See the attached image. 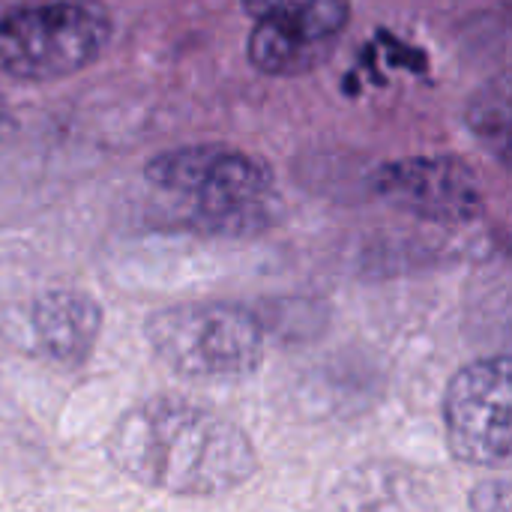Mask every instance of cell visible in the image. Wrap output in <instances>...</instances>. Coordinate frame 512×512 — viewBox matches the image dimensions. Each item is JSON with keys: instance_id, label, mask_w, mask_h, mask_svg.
I'll return each mask as SVG.
<instances>
[{"instance_id": "obj_4", "label": "cell", "mask_w": 512, "mask_h": 512, "mask_svg": "<svg viewBox=\"0 0 512 512\" xmlns=\"http://www.w3.org/2000/svg\"><path fill=\"white\" fill-rule=\"evenodd\" d=\"M111 39V15L99 0H24L0 15V72L45 84L99 60Z\"/></svg>"}, {"instance_id": "obj_5", "label": "cell", "mask_w": 512, "mask_h": 512, "mask_svg": "<svg viewBox=\"0 0 512 512\" xmlns=\"http://www.w3.org/2000/svg\"><path fill=\"white\" fill-rule=\"evenodd\" d=\"M240 6L255 21L246 57L273 78H297L327 63L351 21V0H240Z\"/></svg>"}, {"instance_id": "obj_3", "label": "cell", "mask_w": 512, "mask_h": 512, "mask_svg": "<svg viewBox=\"0 0 512 512\" xmlns=\"http://www.w3.org/2000/svg\"><path fill=\"white\" fill-rule=\"evenodd\" d=\"M144 336L159 363L198 384L243 381L255 375L267 354L261 321L222 300L177 303L147 318Z\"/></svg>"}, {"instance_id": "obj_2", "label": "cell", "mask_w": 512, "mask_h": 512, "mask_svg": "<svg viewBox=\"0 0 512 512\" xmlns=\"http://www.w3.org/2000/svg\"><path fill=\"white\" fill-rule=\"evenodd\" d=\"M150 186L192 204L195 222L216 234H249L273 219V171L228 144H186L144 165Z\"/></svg>"}, {"instance_id": "obj_6", "label": "cell", "mask_w": 512, "mask_h": 512, "mask_svg": "<svg viewBox=\"0 0 512 512\" xmlns=\"http://www.w3.org/2000/svg\"><path fill=\"white\" fill-rule=\"evenodd\" d=\"M510 357H483L459 369L444 396L447 447L456 462L501 468L512 453Z\"/></svg>"}, {"instance_id": "obj_1", "label": "cell", "mask_w": 512, "mask_h": 512, "mask_svg": "<svg viewBox=\"0 0 512 512\" xmlns=\"http://www.w3.org/2000/svg\"><path fill=\"white\" fill-rule=\"evenodd\" d=\"M105 456L132 483L177 498H216L258 471L255 444L237 423L174 396L123 411L105 438Z\"/></svg>"}, {"instance_id": "obj_8", "label": "cell", "mask_w": 512, "mask_h": 512, "mask_svg": "<svg viewBox=\"0 0 512 512\" xmlns=\"http://www.w3.org/2000/svg\"><path fill=\"white\" fill-rule=\"evenodd\" d=\"M30 327L39 348L60 366H81L102 333V306L75 288H51L30 306Z\"/></svg>"}, {"instance_id": "obj_9", "label": "cell", "mask_w": 512, "mask_h": 512, "mask_svg": "<svg viewBox=\"0 0 512 512\" xmlns=\"http://www.w3.org/2000/svg\"><path fill=\"white\" fill-rule=\"evenodd\" d=\"M471 507L477 512H510V483L495 480V483H480L471 495Z\"/></svg>"}, {"instance_id": "obj_7", "label": "cell", "mask_w": 512, "mask_h": 512, "mask_svg": "<svg viewBox=\"0 0 512 512\" xmlns=\"http://www.w3.org/2000/svg\"><path fill=\"white\" fill-rule=\"evenodd\" d=\"M375 192L417 219L450 228L468 225L486 210V189L477 168L453 153L384 162L375 171Z\"/></svg>"}]
</instances>
